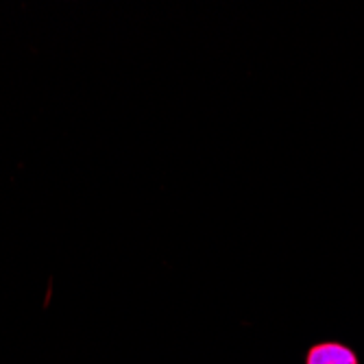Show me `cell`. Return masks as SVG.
Returning <instances> with one entry per match:
<instances>
[{
    "label": "cell",
    "instance_id": "obj_1",
    "mask_svg": "<svg viewBox=\"0 0 364 364\" xmlns=\"http://www.w3.org/2000/svg\"><path fill=\"white\" fill-rule=\"evenodd\" d=\"M306 364H358V358L341 343H321L308 351Z\"/></svg>",
    "mask_w": 364,
    "mask_h": 364
}]
</instances>
